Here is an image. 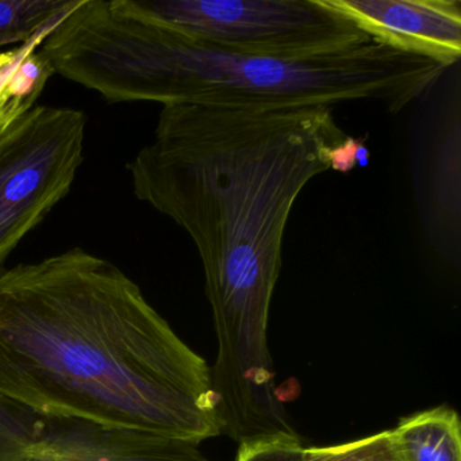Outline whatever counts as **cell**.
Wrapping results in <instances>:
<instances>
[{
    "label": "cell",
    "mask_w": 461,
    "mask_h": 461,
    "mask_svg": "<svg viewBox=\"0 0 461 461\" xmlns=\"http://www.w3.org/2000/svg\"><path fill=\"white\" fill-rule=\"evenodd\" d=\"M366 158L330 106L172 104L129 163L137 198L182 228L203 264L218 341L210 374L226 420L256 422L282 409L268 321L288 218L314 177Z\"/></svg>",
    "instance_id": "6da1fadb"
},
{
    "label": "cell",
    "mask_w": 461,
    "mask_h": 461,
    "mask_svg": "<svg viewBox=\"0 0 461 461\" xmlns=\"http://www.w3.org/2000/svg\"><path fill=\"white\" fill-rule=\"evenodd\" d=\"M0 461H209L199 444L86 418L40 411L0 396Z\"/></svg>",
    "instance_id": "8992f818"
},
{
    "label": "cell",
    "mask_w": 461,
    "mask_h": 461,
    "mask_svg": "<svg viewBox=\"0 0 461 461\" xmlns=\"http://www.w3.org/2000/svg\"><path fill=\"white\" fill-rule=\"evenodd\" d=\"M79 0H0V50L52 31Z\"/></svg>",
    "instance_id": "30bf717a"
},
{
    "label": "cell",
    "mask_w": 461,
    "mask_h": 461,
    "mask_svg": "<svg viewBox=\"0 0 461 461\" xmlns=\"http://www.w3.org/2000/svg\"><path fill=\"white\" fill-rule=\"evenodd\" d=\"M0 396L199 445L222 434L206 360L82 248L0 269Z\"/></svg>",
    "instance_id": "7a4b0ae2"
},
{
    "label": "cell",
    "mask_w": 461,
    "mask_h": 461,
    "mask_svg": "<svg viewBox=\"0 0 461 461\" xmlns=\"http://www.w3.org/2000/svg\"><path fill=\"white\" fill-rule=\"evenodd\" d=\"M391 430L404 461H461L460 420L450 407L407 415Z\"/></svg>",
    "instance_id": "9c48e42d"
},
{
    "label": "cell",
    "mask_w": 461,
    "mask_h": 461,
    "mask_svg": "<svg viewBox=\"0 0 461 461\" xmlns=\"http://www.w3.org/2000/svg\"><path fill=\"white\" fill-rule=\"evenodd\" d=\"M372 41L455 66L461 56L458 0H326Z\"/></svg>",
    "instance_id": "52a82bcc"
},
{
    "label": "cell",
    "mask_w": 461,
    "mask_h": 461,
    "mask_svg": "<svg viewBox=\"0 0 461 461\" xmlns=\"http://www.w3.org/2000/svg\"><path fill=\"white\" fill-rule=\"evenodd\" d=\"M302 447L299 436H277L242 442L236 461H295Z\"/></svg>",
    "instance_id": "7c38bea8"
},
{
    "label": "cell",
    "mask_w": 461,
    "mask_h": 461,
    "mask_svg": "<svg viewBox=\"0 0 461 461\" xmlns=\"http://www.w3.org/2000/svg\"><path fill=\"white\" fill-rule=\"evenodd\" d=\"M86 125L79 110L36 104L0 133V266L68 195Z\"/></svg>",
    "instance_id": "5b68a950"
},
{
    "label": "cell",
    "mask_w": 461,
    "mask_h": 461,
    "mask_svg": "<svg viewBox=\"0 0 461 461\" xmlns=\"http://www.w3.org/2000/svg\"><path fill=\"white\" fill-rule=\"evenodd\" d=\"M40 50L55 74L113 104L163 106L333 107L376 101L398 113L447 69L375 41L307 59L231 52L136 12L128 0H79Z\"/></svg>",
    "instance_id": "3957f363"
},
{
    "label": "cell",
    "mask_w": 461,
    "mask_h": 461,
    "mask_svg": "<svg viewBox=\"0 0 461 461\" xmlns=\"http://www.w3.org/2000/svg\"><path fill=\"white\" fill-rule=\"evenodd\" d=\"M136 12L231 52L274 59L333 55L372 40L326 0H128Z\"/></svg>",
    "instance_id": "277c9868"
},
{
    "label": "cell",
    "mask_w": 461,
    "mask_h": 461,
    "mask_svg": "<svg viewBox=\"0 0 461 461\" xmlns=\"http://www.w3.org/2000/svg\"><path fill=\"white\" fill-rule=\"evenodd\" d=\"M50 32L21 47L0 50V133L36 106L45 86L55 75L40 50Z\"/></svg>",
    "instance_id": "ba28073f"
},
{
    "label": "cell",
    "mask_w": 461,
    "mask_h": 461,
    "mask_svg": "<svg viewBox=\"0 0 461 461\" xmlns=\"http://www.w3.org/2000/svg\"><path fill=\"white\" fill-rule=\"evenodd\" d=\"M295 461H404L393 430L330 447H302Z\"/></svg>",
    "instance_id": "8fae6325"
}]
</instances>
